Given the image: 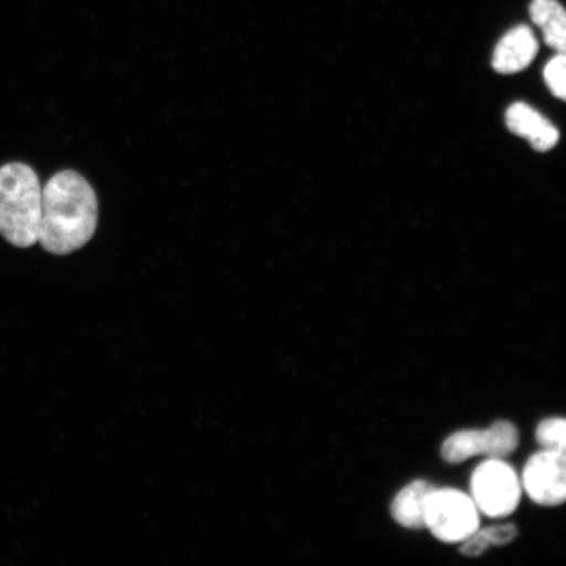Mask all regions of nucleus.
<instances>
[{
	"instance_id": "obj_10",
	"label": "nucleus",
	"mask_w": 566,
	"mask_h": 566,
	"mask_svg": "<svg viewBox=\"0 0 566 566\" xmlns=\"http://www.w3.org/2000/svg\"><path fill=\"white\" fill-rule=\"evenodd\" d=\"M530 18L541 28L546 44L558 53H565L566 15L557 0H533Z\"/></svg>"
},
{
	"instance_id": "obj_5",
	"label": "nucleus",
	"mask_w": 566,
	"mask_h": 566,
	"mask_svg": "<svg viewBox=\"0 0 566 566\" xmlns=\"http://www.w3.org/2000/svg\"><path fill=\"white\" fill-rule=\"evenodd\" d=\"M520 446L518 428L511 421L501 420L490 428L459 430L446 438L441 448L444 462L459 464L473 457L502 459L512 455Z\"/></svg>"
},
{
	"instance_id": "obj_7",
	"label": "nucleus",
	"mask_w": 566,
	"mask_h": 566,
	"mask_svg": "<svg viewBox=\"0 0 566 566\" xmlns=\"http://www.w3.org/2000/svg\"><path fill=\"white\" fill-rule=\"evenodd\" d=\"M539 51V42L527 25L509 31L494 49L492 67L500 74H516L527 69Z\"/></svg>"
},
{
	"instance_id": "obj_1",
	"label": "nucleus",
	"mask_w": 566,
	"mask_h": 566,
	"mask_svg": "<svg viewBox=\"0 0 566 566\" xmlns=\"http://www.w3.org/2000/svg\"><path fill=\"white\" fill-rule=\"evenodd\" d=\"M98 207L94 188L71 169L55 174L42 189L38 242L56 256L81 250L95 235Z\"/></svg>"
},
{
	"instance_id": "obj_4",
	"label": "nucleus",
	"mask_w": 566,
	"mask_h": 566,
	"mask_svg": "<svg viewBox=\"0 0 566 566\" xmlns=\"http://www.w3.org/2000/svg\"><path fill=\"white\" fill-rule=\"evenodd\" d=\"M471 493L479 512L491 518H504L518 507L522 491L511 465L501 459H488L472 473Z\"/></svg>"
},
{
	"instance_id": "obj_2",
	"label": "nucleus",
	"mask_w": 566,
	"mask_h": 566,
	"mask_svg": "<svg viewBox=\"0 0 566 566\" xmlns=\"http://www.w3.org/2000/svg\"><path fill=\"white\" fill-rule=\"evenodd\" d=\"M42 189L38 174L24 163L0 167V235L19 248L38 243Z\"/></svg>"
},
{
	"instance_id": "obj_8",
	"label": "nucleus",
	"mask_w": 566,
	"mask_h": 566,
	"mask_svg": "<svg viewBox=\"0 0 566 566\" xmlns=\"http://www.w3.org/2000/svg\"><path fill=\"white\" fill-rule=\"evenodd\" d=\"M506 125L515 136L526 138L535 151H549L560 139L557 127L525 103H515L506 111Z\"/></svg>"
},
{
	"instance_id": "obj_11",
	"label": "nucleus",
	"mask_w": 566,
	"mask_h": 566,
	"mask_svg": "<svg viewBox=\"0 0 566 566\" xmlns=\"http://www.w3.org/2000/svg\"><path fill=\"white\" fill-rule=\"evenodd\" d=\"M535 437L543 450L565 452L566 421L563 417H551L537 424Z\"/></svg>"
},
{
	"instance_id": "obj_13",
	"label": "nucleus",
	"mask_w": 566,
	"mask_h": 566,
	"mask_svg": "<svg viewBox=\"0 0 566 566\" xmlns=\"http://www.w3.org/2000/svg\"><path fill=\"white\" fill-rule=\"evenodd\" d=\"M484 531L491 546H506V544L512 543L516 535H518V528L512 525V523L488 527L484 528Z\"/></svg>"
},
{
	"instance_id": "obj_6",
	"label": "nucleus",
	"mask_w": 566,
	"mask_h": 566,
	"mask_svg": "<svg viewBox=\"0 0 566 566\" xmlns=\"http://www.w3.org/2000/svg\"><path fill=\"white\" fill-rule=\"evenodd\" d=\"M522 485L541 506H560L566 500L565 452L543 450L528 459Z\"/></svg>"
},
{
	"instance_id": "obj_12",
	"label": "nucleus",
	"mask_w": 566,
	"mask_h": 566,
	"mask_svg": "<svg viewBox=\"0 0 566 566\" xmlns=\"http://www.w3.org/2000/svg\"><path fill=\"white\" fill-rule=\"evenodd\" d=\"M565 53H558L544 67V81H546L552 95L565 101Z\"/></svg>"
},
{
	"instance_id": "obj_3",
	"label": "nucleus",
	"mask_w": 566,
	"mask_h": 566,
	"mask_svg": "<svg viewBox=\"0 0 566 566\" xmlns=\"http://www.w3.org/2000/svg\"><path fill=\"white\" fill-rule=\"evenodd\" d=\"M424 527L443 543H462L480 528L479 509L471 495L452 488L431 492Z\"/></svg>"
},
{
	"instance_id": "obj_9",
	"label": "nucleus",
	"mask_w": 566,
	"mask_h": 566,
	"mask_svg": "<svg viewBox=\"0 0 566 566\" xmlns=\"http://www.w3.org/2000/svg\"><path fill=\"white\" fill-rule=\"evenodd\" d=\"M434 490L436 488L424 480H415L402 488L389 507L395 522L409 530L424 528L428 500Z\"/></svg>"
}]
</instances>
